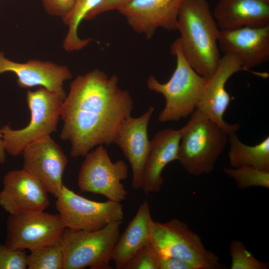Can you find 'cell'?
I'll list each match as a JSON object with an SVG mask.
<instances>
[{"label":"cell","mask_w":269,"mask_h":269,"mask_svg":"<svg viewBox=\"0 0 269 269\" xmlns=\"http://www.w3.org/2000/svg\"><path fill=\"white\" fill-rule=\"evenodd\" d=\"M116 75L93 70L77 76L64 100L60 137L71 143L72 157L85 156L95 146L109 145L123 121L131 116L130 92L118 85Z\"/></svg>","instance_id":"6da1fadb"},{"label":"cell","mask_w":269,"mask_h":269,"mask_svg":"<svg viewBox=\"0 0 269 269\" xmlns=\"http://www.w3.org/2000/svg\"><path fill=\"white\" fill-rule=\"evenodd\" d=\"M181 51L192 68L209 78L221 57L218 38L220 29L207 0H183L176 24Z\"/></svg>","instance_id":"7a4b0ae2"},{"label":"cell","mask_w":269,"mask_h":269,"mask_svg":"<svg viewBox=\"0 0 269 269\" xmlns=\"http://www.w3.org/2000/svg\"><path fill=\"white\" fill-rule=\"evenodd\" d=\"M170 51L176 57V65L169 80L162 83L151 75L146 81L149 90L161 94L165 99V106L158 117L160 123L178 121L191 116L208 80L198 74L185 59L178 38L171 45Z\"/></svg>","instance_id":"3957f363"},{"label":"cell","mask_w":269,"mask_h":269,"mask_svg":"<svg viewBox=\"0 0 269 269\" xmlns=\"http://www.w3.org/2000/svg\"><path fill=\"white\" fill-rule=\"evenodd\" d=\"M182 129L177 160L191 175L212 172L224 150L229 133L197 109Z\"/></svg>","instance_id":"277c9868"},{"label":"cell","mask_w":269,"mask_h":269,"mask_svg":"<svg viewBox=\"0 0 269 269\" xmlns=\"http://www.w3.org/2000/svg\"><path fill=\"white\" fill-rule=\"evenodd\" d=\"M26 101L30 112L28 124L18 130L8 125L0 129L5 151L12 156L21 154L28 145L57 131L64 99L40 87L35 91H28Z\"/></svg>","instance_id":"5b68a950"},{"label":"cell","mask_w":269,"mask_h":269,"mask_svg":"<svg viewBox=\"0 0 269 269\" xmlns=\"http://www.w3.org/2000/svg\"><path fill=\"white\" fill-rule=\"evenodd\" d=\"M122 223L123 221H114L93 231L65 228L60 239L63 269H112L110 263Z\"/></svg>","instance_id":"8992f818"},{"label":"cell","mask_w":269,"mask_h":269,"mask_svg":"<svg viewBox=\"0 0 269 269\" xmlns=\"http://www.w3.org/2000/svg\"><path fill=\"white\" fill-rule=\"evenodd\" d=\"M149 242L160 256L181 259L196 269L225 268L218 257L206 248L200 236L178 219L164 223L154 221Z\"/></svg>","instance_id":"52a82bcc"},{"label":"cell","mask_w":269,"mask_h":269,"mask_svg":"<svg viewBox=\"0 0 269 269\" xmlns=\"http://www.w3.org/2000/svg\"><path fill=\"white\" fill-rule=\"evenodd\" d=\"M85 156L78 176L81 191L101 195L113 201L125 200L128 192L122 181L128 177L129 169L125 161L113 162L103 145Z\"/></svg>","instance_id":"ba28073f"},{"label":"cell","mask_w":269,"mask_h":269,"mask_svg":"<svg viewBox=\"0 0 269 269\" xmlns=\"http://www.w3.org/2000/svg\"><path fill=\"white\" fill-rule=\"evenodd\" d=\"M56 207L65 228L93 231L114 221H123L124 213L120 202L108 200L97 202L84 198L63 185L56 198Z\"/></svg>","instance_id":"9c48e42d"},{"label":"cell","mask_w":269,"mask_h":269,"mask_svg":"<svg viewBox=\"0 0 269 269\" xmlns=\"http://www.w3.org/2000/svg\"><path fill=\"white\" fill-rule=\"evenodd\" d=\"M65 229L59 214L43 211L9 215L4 244L30 251L59 240Z\"/></svg>","instance_id":"30bf717a"},{"label":"cell","mask_w":269,"mask_h":269,"mask_svg":"<svg viewBox=\"0 0 269 269\" xmlns=\"http://www.w3.org/2000/svg\"><path fill=\"white\" fill-rule=\"evenodd\" d=\"M23 169L35 178L56 198L63 186V175L68 159L50 135L28 145L23 151Z\"/></svg>","instance_id":"8fae6325"},{"label":"cell","mask_w":269,"mask_h":269,"mask_svg":"<svg viewBox=\"0 0 269 269\" xmlns=\"http://www.w3.org/2000/svg\"><path fill=\"white\" fill-rule=\"evenodd\" d=\"M242 70H244L242 61L237 54L224 53L216 70L208 78L196 107L197 110L205 114L229 134L236 133L240 125L229 124L224 119L225 113L231 101L225 86L232 75Z\"/></svg>","instance_id":"7c38bea8"},{"label":"cell","mask_w":269,"mask_h":269,"mask_svg":"<svg viewBox=\"0 0 269 269\" xmlns=\"http://www.w3.org/2000/svg\"><path fill=\"white\" fill-rule=\"evenodd\" d=\"M48 192L24 169L8 171L0 191V206L9 215L44 211L49 205Z\"/></svg>","instance_id":"4fadbf2b"},{"label":"cell","mask_w":269,"mask_h":269,"mask_svg":"<svg viewBox=\"0 0 269 269\" xmlns=\"http://www.w3.org/2000/svg\"><path fill=\"white\" fill-rule=\"evenodd\" d=\"M183 0H134L117 10L136 32L149 39L159 28L176 30Z\"/></svg>","instance_id":"5bb4252c"},{"label":"cell","mask_w":269,"mask_h":269,"mask_svg":"<svg viewBox=\"0 0 269 269\" xmlns=\"http://www.w3.org/2000/svg\"><path fill=\"white\" fill-rule=\"evenodd\" d=\"M154 109L150 107L137 118L131 116L121 125L114 143L122 150L129 161L133 171L132 185L134 189L141 188L145 164L150 148L151 141L147 128Z\"/></svg>","instance_id":"9a60e30c"},{"label":"cell","mask_w":269,"mask_h":269,"mask_svg":"<svg viewBox=\"0 0 269 269\" xmlns=\"http://www.w3.org/2000/svg\"><path fill=\"white\" fill-rule=\"evenodd\" d=\"M5 72L14 74L17 85L20 88L43 87L64 100L66 97L64 83L72 77L71 71L66 66L38 60L16 62L6 58L0 51V75Z\"/></svg>","instance_id":"2e32d148"},{"label":"cell","mask_w":269,"mask_h":269,"mask_svg":"<svg viewBox=\"0 0 269 269\" xmlns=\"http://www.w3.org/2000/svg\"><path fill=\"white\" fill-rule=\"evenodd\" d=\"M218 46L224 53L237 54L244 70L259 66L269 60V25L220 30Z\"/></svg>","instance_id":"e0dca14e"},{"label":"cell","mask_w":269,"mask_h":269,"mask_svg":"<svg viewBox=\"0 0 269 269\" xmlns=\"http://www.w3.org/2000/svg\"><path fill=\"white\" fill-rule=\"evenodd\" d=\"M182 129H165L155 134L145 164L141 188L145 194L158 193L163 183L162 171L166 165L178 160Z\"/></svg>","instance_id":"ac0fdd59"},{"label":"cell","mask_w":269,"mask_h":269,"mask_svg":"<svg viewBox=\"0 0 269 269\" xmlns=\"http://www.w3.org/2000/svg\"><path fill=\"white\" fill-rule=\"evenodd\" d=\"M213 14L220 30L269 25V3L262 0H218Z\"/></svg>","instance_id":"d6986e66"},{"label":"cell","mask_w":269,"mask_h":269,"mask_svg":"<svg viewBox=\"0 0 269 269\" xmlns=\"http://www.w3.org/2000/svg\"><path fill=\"white\" fill-rule=\"evenodd\" d=\"M154 220L147 201L139 206L134 218L120 237L114 247L112 261L117 269H124L132 256L149 241Z\"/></svg>","instance_id":"ffe728a7"},{"label":"cell","mask_w":269,"mask_h":269,"mask_svg":"<svg viewBox=\"0 0 269 269\" xmlns=\"http://www.w3.org/2000/svg\"><path fill=\"white\" fill-rule=\"evenodd\" d=\"M230 144L228 157L231 167L251 166L269 171V137L255 145L242 142L236 133L229 134Z\"/></svg>","instance_id":"44dd1931"},{"label":"cell","mask_w":269,"mask_h":269,"mask_svg":"<svg viewBox=\"0 0 269 269\" xmlns=\"http://www.w3.org/2000/svg\"><path fill=\"white\" fill-rule=\"evenodd\" d=\"M103 0H76L71 12L63 21L68 26V30L63 41L64 49L69 52L80 50L91 41V39H81L78 33L81 21L96 8Z\"/></svg>","instance_id":"7402d4cb"},{"label":"cell","mask_w":269,"mask_h":269,"mask_svg":"<svg viewBox=\"0 0 269 269\" xmlns=\"http://www.w3.org/2000/svg\"><path fill=\"white\" fill-rule=\"evenodd\" d=\"M63 267L64 254L60 239L30 251L27 257L28 269H63Z\"/></svg>","instance_id":"603a6c76"},{"label":"cell","mask_w":269,"mask_h":269,"mask_svg":"<svg viewBox=\"0 0 269 269\" xmlns=\"http://www.w3.org/2000/svg\"><path fill=\"white\" fill-rule=\"evenodd\" d=\"M224 172L232 179L239 189L252 187L269 188V171L251 166L224 167Z\"/></svg>","instance_id":"cb8c5ba5"},{"label":"cell","mask_w":269,"mask_h":269,"mask_svg":"<svg viewBox=\"0 0 269 269\" xmlns=\"http://www.w3.org/2000/svg\"><path fill=\"white\" fill-rule=\"evenodd\" d=\"M231 269H268L269 264L257 259L240 240L230 244Z\"/></svg>","instance_id":"d4e9b609"},{"label":"cell","mask_w":269,"mask_h":269,"mask_svg":"<svg viewBox=\"0 0 269 269\" xmlns=\"http://www.w3.org/2000/svg\"><path fill=\"white\" fill-rule=\"evenodd\" d=\"M159 255L149 241L129 260L124 269H158Z\"/></svg>","instance_id":"484cf974"},{"label":"cell","mask_w":269,"mask_h":269,"mask_svg":"<svg viewBox=\"0 0 269 269\" xmlns=\"http://www.w3.org/2000/svg\"><path fill=\"white\" fill-rule=\"evenodd\" d=\"M27 257L24 250H15L0 244V269H27Z\"/></svg>","instance_id":"4316f807"},{"label":"cell","mask_w":269,"mask_h":269,"mask_svg":"<svg viewBox=\"0 0 269 269\" xmlns=\"http://www.w3.org/2000/svg\"><path fill=\"white\" fill-rule=\"evenodd\" d=\"M45 10L54 16L63 19L72 10L76 0H42Z\"/></svg>","instance_id":"83f0119b"},{"label":"cell","mask_w":269,"mask_h":269,"mask_svg":"<svg viewBox=\"0 0 269 269\" xmlns=\"http://www.w3.org/2000/svg\"><path fill=\"white\" fill-rule=\"evenodd\" d=\"M134 0H103L101 3L86 17V20L94 18L98 15L111 11L118 10Z\"/></svg>","instance_id":"f1b7e54d"},{"label":"cell","mask_w":269,"mask_h":269,"mask_svg":"<svg viewBox=\"0 0 269 269\" xmlns=\"http://www.w3.org/2000/svg\"><path fill=\"white\" fill-rule=\"evenodd\" d=\"M158 269H196L189 263L181 259L159 256Z\"/></svg>","instance_id":"f546056e"},{"label":"cell","mask_w":269,"mask_h":269,"mask_svg":"<svg viewBox=\"0 0 269 269\" xmlns=\"http://www.w3.org/2000/svg\"><path fill=\"white\" fill-rule=\"evenodd\" d=\"M5 159L6 152L4 148L2 135L0 130V163H3L5 162Z\"/></svg>","instance_id":"4dcf8cb0"},{"label":"cell","mask_w":269,"mask_h":269,"mask_svg":"<svg viewBox=\"0 0 269 269\" xmlns=\"http://www.w3.org/2000/svg\"><path fill=\"white\" fill-rule=\"evenodd\" d=\"M262 0L269 3V0Z\"/></svg>","instance_id":"1f68e13d"}]
</instances>
